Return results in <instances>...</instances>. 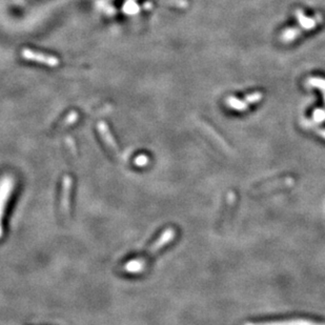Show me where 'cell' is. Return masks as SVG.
<instances>
[{
	"label": "cell",
	"instance_id": "cell-9",
	"mask_svg": "<svg viewBox=\"0 0 325 325\" xmlns=\"http://www.w3.org/2000/svg\"><path fill=\"white\" fill-rule=\"evenodd\" d=\"M145 263H146L145 259L132 260V261H130V262H128L124 265V271L128 272V273H132V274L140 273V272L144 271Z\"/></svg>",
	"mask_w": 325,
	"mask_h": 325
},
{
	"label": "cell",
	"instance_id": "cell-6",
	"mask_svg": "<svg viewBox=\"0 0 325 325\" xmlns=\"http://www.w3.org/2000/svg\"><path fill=\"white\" fill-rule=\"evenodd\" d=\"M97 129L99 131V134H100V136L101 138L103 139L104 141V143L108 145V147L110 148V150L112 151V153L115 155V156H119V150H118V146L115 142V140L114 138H113L112 136V134H111V131L110 129L108 128V125L105 122L101 121V122H99L97 124Z\"/></svg>",
	"mask_w": 325,
	"mask_h": 325
},
{
	"label": "cell",
	"instance_id": "cell-2",
	"mask_svg": "<svg viewBox=\"0 0 325 325\" xmlns=\"http://www.w3.org/2000/svg\"><path fill=\"white\" fill-rule=\"evenodd\" d=\"M21 57L25 60L41 63V65H45L49 68L58 67L60 63L59 59L56 58L55 56L33 51V49H30V48H23V51H21Z\"/></svg>",
	"mask_w": 325,
	"mask_h": 325
},
{
	"label": "cell",
	"instance_id": "cell-17",
	"mask_svg": "<svg viewBox=\"0 0 325 325\" xmlns=\"http://www.w3.org/2000/svg\"><path fill=\"white\" fill-rule=\"evenodd\" d=\"M322 93H323V97H324V102H325V91H322Z\"/></svg>",
	"mask_w": 325,
	"mask_h": 325
},
{
	"label": "cell",
	"instance_id": "cell-12",
	"mask_svg": "<svg viewBox=\"0 0 325 325\" xmlns=\"http://www.w3.org/2000/svg\"><path fill=\"white\" fill-rule=\"evenodd\" d=\"M307 88H316L321 91H325V79L320 77H309L305 81Z\"/></svg>",
	"mask_w": 325,
	"mask_h": 325
},
{
	"label": "cell",
	"instance_id": "cell-5",
	"mask_svg": "<svg viewBox=\"0 0 325 325\" xmlns=\"http://www.w3.org/2000/svg\"><path fill=\"white\" fill-rule=\"evenodd\" d=\"M176 232L173 229H167L163 232H162L161 236L153 243V245L150 247V250L147 252V256L152 257L155 254L158 253L162 247L167 245L172 240L175 238Z\"/></svg>",
	"mask_w": 325,
	"mask_h": 325
},
{
	"label": "cell",
	"instance_id": "cell-11",
	"mask_svg": "<svg viewBox=\"0 0 325 325\" xmlns=\"http://www.w3.org/2000/svg\"><path fill=\"white\" fill-rule=\"evenodd\" d=\"M77 119H78V113L75 111L70 112L67 115V117L62 119V121L58 125V130H65V129L69 128L70 124H73L77 121Z\"/></svg>",
	"mask_w": 325,
	"mask_h": 325
},
{
	"label": "cell",
	"instance_id": "cell-16",
	"mask_svg": "<svg viewBox=\"0 0 325 325\" xmlns=\"http://www.w3.org/2000/svg\"><path fill=\"white\" fill-rule=\"evenodd\" d=\"M135 163L138 166H144L148 163V158L146 156H144V155H140V156H138L135 159Z\"/></svg>",
	"mask_w": 325,
	"mask_h": 325
},
{
	"label": "cell",
	"instance_id": "cell-1",
	"mask_svg": "<svg viewBox=\"0 0 325 325\" xmlns=\"http://www.w3.org/2000/svg\"><path fill=\"white\" fill-rule=\"evenodd\" d=\"M14 188V179L10 176H4L0 179V238L2 237V218L6 203Z\"/></svg>",
	"mask_w": 325,
	"mask_h": 325
},
{
	"label": "cell",
	"instance_id": "cell-7",
	"mask_svg": "<svg viewBox=\"0 0 325 325\" xmlns=\"http://www.w3.org/2000/svg\"><path fill=\"white\" fill-rule=\"evenodd\" d=\"M244 325H325V323L315 322L306 319H294L285 321H272V322H261V323H246Z\"/></svg>",
	"mask_w": 325,
	"mask_h": 325
},
{
	"label": "cell",
	"instance_id": "cell-8",
	"mask_svg": "<svg viewBox=\"0 0 325 325\" xmlns=\"http://www.w3.org/2000/svg\"><path fill=\"white\" fill-rule=\"evenodd\" d=\"M70 177H65L63 179V185H62V197H61V207L62 210L66 214L69 213V207H70Z\"/></svg>",
	"mask_w": 325,
	"mask_h": 325
},
{
	"label": "cell",
	"instance_id": "cell-13",
	"mask_svg": "<svg viewBox=\"0 0 325 325\" xmlns=\"http://www.w3.org/2000/svg\"><path fill=\"white\" fill-rule=\"evenodd\" d=\"M165 4H169L176 6V8H180V9H186L188 6V1L187 0H160Z\"/></svg>",
	"mask_w": 325,
	"mask_h": 325
},
{
	"label": "cell",
	"instance_id": "cell-14",
	"mask_svg": "<svg viewBox=\"0 0 325 325\" xmlns=\"http://www.w3.org/2000/svg\"><path fill=\"white\" fill-rule=\"evenodd\" d=\"M313 120L316 123L325 121V109H317L313 113Z\"/></svg>",
	"mask_w": 325,
	"mask_h": 325
},
{
	"label": "cell",
	"instance_id": "cell-3",
	"mask_svg": "<svg viewBox=\"0 0 325 325\" xmlns=\"http://www.w3.org/2000/svg\"><path fill=\"white\" fill-rule=\"evenodd\" d=\"M262 98H263V94L261 93V92H255V93L247 95L244 98V100H241V99L236 98L234 96H230L225 99V103L228 104V107H230L232 110L242 112V111L249 109V105L257 103L262 100Z\"/></svg>",
	"mask_w": 325,
	"mask_h": 325
},
{
	"label": "cell",
	"instance_id": "cell-4",
	"mask_svg": "<svg viewBox=\"0 0 325 325\" xmlns=\"http://www.w3.org/2000/svg\"><path fill=\"white\" fill-rule=\"evenodd\" d=\"M295 16L297 20H298L300 27L303 32L314 30L317 25H319L324 20L322 14H317L314 18H310L307 17L301 9H297L295 11Z\"/></svg>",
	"mask_w": 325,
	"mask_h": 325
},
{
	"label": "cell",
	"instance_id": "cell-15",
	"mask_svg": "<svg viewBox=\"0 0 325 325\" xmlns=\"http://www.w3.org/2000/svg\"><path fill=\"white\" fill-rule=\"evenodd\" d=\"M303 125L306 126V128H308V129H313L318 134V135L321 136L322 138L325 139V129L316 128V126L312 122H309V121H304V124H303Z\"/></svg>",
	"mask_w": 325,
	"mask_h": 325
},
{
	"label": "cell",
	"instance_id": "cell-10",
	"mask_svg": "<svg viewBox=\"0 0 325 325\" xmlns=\"http://www.w3.org/2000/svg\"><path fill=\"white\" fill-rule=\"evenodd\" d=\"M302 33H304V32L302 31L301 27H292V29H288L282 33L280 39L282 42H285V44H287V42H292L297 37H299Z\"/></svg>",
	"mask_w": 325,
	"mask_h": 325
}]
</instances>
